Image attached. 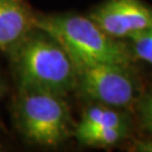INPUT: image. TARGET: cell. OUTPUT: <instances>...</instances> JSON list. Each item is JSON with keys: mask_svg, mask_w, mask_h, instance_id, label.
I'll use <instances>...</instances> for the list:
<instances>
[{"mask_svg": "<svg viewBox=\"0 0 152 152\" xmlns=\"http://www.w3.org/2000/svg\"><path fill=\"white\" fill-rule=\"evenodd\" d=\"M8 55L18 89H41L62 96L75 91L76 65L48 32L35 27Z\"/></svg>", "mask_w": 152, "mask_h": 152, "instance_id": "cell-1", "label": "cell"}, {"mask_svg": "<svg viewBox=\"0 0 152 152\" xmlns=\"http://www.w3.org/2000/svg\"><path fill=\"white\" fill-rule=\"evenodd\" d=\"M35 25L60 42L77 69L99 63L132 64L127 43L109 36L89 16L73 12L37 14Z\"/></svg>", "mask_w": 152, "mask_h": 152, "instance_id": "cell-2", "label": "cell"}, {"mask_svg": "<svg viewBox=\"0 0 152 152\" xmlns=\"http://www.w3.org/2000/svg\"><path fill=\"white\" fill-rule=\"evenodd\" d=\"M16 129L31 144L58 147L73 136L76 124L65 96L41 89H18L12 104Z\"/></svg>", "mask_w": 152, "mask_h": 152, "instance_id": "cell-3", "label": "cell"}, {"mask_svg": "<svg viewBox=\"0 0 152 152\" xmlns=\"http://www.w3.org/2000/svg\"><path fill=\"white\" fill-rule=\"evenodd\" d=\"M131 66L99 63L78 68L75 91L87 103L131 108L143 92L140 79Z\"/></svg>", "mask_w": 152, "mask_h": 152, "instance_id": "cell-4", "label": "cell"}, {"mask_svg": "<svg viewBox=\"0 0 152 152\" xmlns=\"http://www.w3.org/2000/svg\"><path fill=\"white\" fill-rule=\"evenodd\" d=\"M88 16L106 34L122 41L152 28V7L142 0H105Z\"/></svg>", "mask_w": 152, "mask_h": 152, "instance_id": "cell-5", "label": "cell"}, {"mask_svg": "<svg viewBox=\"0 0 152 152\" xmlns=\"http://www.w3.org/2000/svg\"><path fill=\"white\" fill-rule=\"evenodd\" d=\"M36 15L26 0H0V51L9 54L36 27Z\"/></svg>", "mask_w": 152, "mask_h": 152, "instance_id": "cell-6", "label": "cell"}, {"mask_svg": "<svg viewBox=\"0 0 152 152\" xmlns=\"http://www.w3.org/2000/svg\"><path fill=\"white\" fill-rule=\"evenodd\" d=\"M131 130L105 127L77 123L73 136L82 145L94 148H112L129 137Z\"/></svg>", "mask_w": 152, "mask_h": 152, "instance_id": "cell-7", "label": "cell"}, {"mask_svg": "<svg viewBox=\"0 0 152 152\" xmlns=\"http://www.w3.org/2000/svg\"><path fill=\"white\" fill-rule=\"evenodd\" d=\"M78 123L105 127L132 130V117L127 109L98 103H89Z\"/></svg>", "mask_w": 152, "mask_h": 152, "instance_id": "cell-8", "label": "cell"}, {"mask_svg": "<svg viewBox=\"0 0 152 152\" xmlns=\"http://www.w3.org/2000/svg\"><path fill=\"white\" fill-rule=\"evenodd\" d=\"M133 59H139L152 65V28L126 39Z\"/></svg>", "mask_w": 152, "mask_h": 152, "instance_id": "cell-9", "label": "cell"}, {"mask_svg": "<svg viewBox=\"0 0 152 152\" xmlns=\"http://www.w3.org/2000/svg\"><path fill=\"white\" fill-rule=\"evenodd\" d=\"M135 107L142 129L152 135V89L144 94L142 92Z\"/></svg>", "mask_w": 152, "mask_h": 152, "instance_id": "cell-10", "label": "cell"}, {"mask_svg": "<svg viewBox=\"0 0 152 152\" xmlns=\"http://www.w3.org/2000/svg\"><path fill=\"white\" fill-rule=\"evenodd\" d=\"M134 151L136 152H152V140L139 142L134 147Z\"/></svg>", "mask_w": 152, "mask_h": 152, "instance_id": "cell-11", "label": "cell"}, {"mask_svg": "<svg viewBox=\"0 0 152 152\" xmlns=\"http://www.w3.org/2000/svg\"><path fill=\"white\" fill-rule=\"evenodd\" d=\"M6 92V86H5V82L2 80V78L0 77V100H1V98L4 97V95H5Z\"/></svg>", "mask_w": 152, "mask_h": 152, "instance_id": "cell-12", "label": "cell"}, {"mask_svg": "<svg viewBox=\"0 0 152 152\" xmlns=\"http://www.w3.org/2000/svg\"><path fill=\"white\" fill-rule=\"evenodd\" d=\"M1 150H2V144L0 143V151H1Z\"/></svg>", "mask_w": 152, "mask_h": 152, "instance_id": "cell-13", "label": "cell"}]
</instances>
